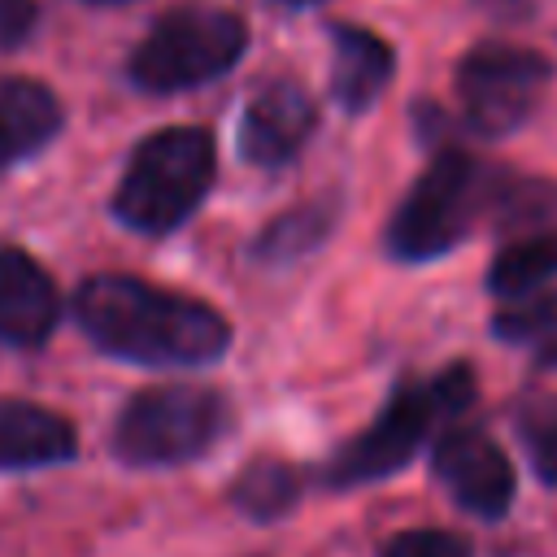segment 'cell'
<instances>
[{"mask_svg": "<svg viewBox=\"0 0 557 557\" xmlns=\"http://www.w3.org/2000/svg\"><path fill=\"white\" fill-rule=\"evenodd\" d=\"M78 453V431L65 413L0 396V470H39L61 466Z\"/></svg>", "mask_w": 557, "mask_h": 557, "instance_id": "obj_12", "label": "cell"}, {"mask_svg": "<svg viewBox=\"0 0 557 557\" xmlns=\"http://www.w3.org/2000/svg\"><path fill=\"white\" fill-rule=\"evenodd\" d=\"M35 0H0V52L17 48L35 30Z\"/></svg>", "mask_w": 557, "mask_h": 557, "instance_id": "obj_20", "label": "cell"}, {"mask_svg": "<svg viewBox=\"0 0 557 557\" xmlns=\"http://www.w3.org/2000/svg\"><path fill=\"white\" fill-rule=\"evenodd\" d=\"M248 48L244 17L226 9H174L131 52L126 78L139 91L170 96L222 78Z\"/></svg>", "mask_w": 557, "mask_h": 557, "instance_id": "obj_5", "label": "cell"}, {"mask_svg": "<svg viewBox=\"0 0 557 557\" xmlns=\"http://www.w3.org/2000/svg\"><path fill=\"white\" fill-rule=\"evenodd\" d=\"M500 183L466 152H440L405 191L387 222V252L396 261H435L453 252L483 213L496 209Z\"/></svg>", "mask_w": 557, "mask_h": 557, "instance_id": "obj_4", "label": "cell"}, {"mask_svg": "<svg viewBox=\"0 0 557 557\" xmlns=\"http://www.w3.org/2000/svg\"><path fill=\"white\" fill-rule=\"evenodd\" d=\"M383 557H470V548L453 531H405L383 548Z\"/></svg>", "mask_w": 557, "mask_h": 557, "instance_id": "obj_19", "label": "cell"}, {"mask_svg": "<svg viewBox=\"0 0 557 557\" xmlns=\"http://www.w3.org/2000/svg\"><path fill=\"white\" fill-rule=\"evenodd\" d=\"M500 248L487 270V287L505 300L540 292L557 278V187L553 183H500L496 209Z\"/></svg>", "mask_w": 557, "mask_h": 557, "instance_id": "obj_7", "label": "cell"}, {"mask_svg": "<svg viewBox=\"0 0 557 557\" xmlns=\"http://www.w3.org/2000/svg\"><path fill=\"white\" fill-rule=\"evenodd\" d=\"M283 4H296V9H309V4H322V0H283Z\"/></svg>", "mask_w": 557, "mask_h": 557, "instance_id": "obj_21", "label": "cell"}, {"mask_svg": "<svg viewBox=\"0 0 557 557\" xmlns=\"http://www.w3.org/2000/svg\"><path fill=\"white\" fill-rule=\"evenodd\" d=\"M548 74L553 65L531 48L479 44L457 65V104L479 135H509L535 113Z\"/></svg>", "mask_w": 557, "mask_h": 557, "instance_id": "obj_8", "label": "cell"}, {"mask_svg": "<svg viewBox=\"0 0 557 557\" xmlns=\"http://www.w3.org/2000/svg\"><path fill=\"white\" fill-rule=\"evenodd\" d=\"M213 170H218V152L209 131L200 126L157 131L126 161L113 191V218L139 235H170L200 209V200L213 187Z\"/></svg>", "mask_w": 557, "mask_h": 557, "instance_id": "obj_2", "label": "cell"}, {"mask_svg": "<svg viewBox=\"0 0 557 557\" xmlns=\"http://www.w3.org/2000/svg\"><path fill=\"white\" fill-rule=\"evenodd\" d=\"M313 126H318V109L305 96V87H296L287 78L265 83L239 117V157L261 170H278V165L296 161V152L313 135Z\"/></svg>", "mask_w": 557, "mask_h": 557, "instance_id": "obj_10", "label": "cell"}, {"mask_svg": "<svg viewBox=\"0 0 557 557\" xmlns=\"http://www.w3.org/2000/svg\"><path fill=\"white\" fill-rule=\"evenodd\" d=\"M331 44H335V57H331V96H335L339 109L366 113L387 91L392 70H396V57H392V48L374 30H361V26H335Z\"/></svg>", "mask_w": 557, "mask_h": 557, "instance_id": "obj_14", "label": "cell"}, {"mask_svg": "<svg viewBox=\"0 0 557 557\" xmlns=\"http://www.w3.org/2000/svg\"><path fill=\"white\" fill-rule=\"evenodd\" d=\"M61 322V292L52 274L22 248L0 244V344L39 348Z\"/></svg>", "mask_w": 557, "mask_h": 557, "instance_id": "obj_11", "label": "cell"}, {"mask_svg": "<svg viewBox=\"0 0 557 557\" xmlns=\"http://www.w3.org/2000/svg\"><path fill=\"white\" fill-rule=\"evenodd\" d=\"M300 496V479L287 461L274 457H257L248 470H239V479L231 483V505L252 518V522H274L283 518Z\"/></svg>", "mask_w": 557, "mask_h": 557, "instance_id": "obj_15", "label": "cell"}, {"mask_svg": "<svg viewBox=\"0 0 557 557\" xmlns=\"http://www.w3.org/2000/svg\"><path fill=\"white\" fill-rule=\"evenodd\" d=\"M61 122H65V113L48 83L4 74L0 78V174H9L13 165H22L39 148H48L57 139Z\"/></svg>", "mask_w": 557, "mask_h": 557, "instance_id": "obj_13", "label": "cell"}, {"mask_svg": "<svg viewBox=\"0 0 557 557\" xmlns=\"http://www.w3.org/2000/svg\"><path fill=\"white\" fill-rule=\"evenodd\" d=\"M104 4H113V0H104Z\"/></svg>", "mask_w": 557, "mask_h": 557, "instance_id": "obj_22", "label": "cell"}, {"mask_svg": "<svg viewBox=\"0 0 557 557\" xmlns=\"http://www.w3.org/2000/svg\"><path fill=\"white\" fill-rule=\"evenodd\" d=\"M431 470L444 492L474 518H500L513 505V466L479 426H448L431 448Z\"/></svg>", "mask_w": 557, "mask_h": 557, "instance_id": "obj_9", "label": "cell"}, {"mask_svg": "<svg viewBox=\"0 0 557 557\" xmlns=\"http://www.w3.org/2000/svg\"><path fill=\"white\" fill-rule=\"evenodd\" d=\"M492 331L505 344H518L544 361H557V292H531V296L509 300L496 313Z\"/></svg>", "mask_w": 557, "mask_h": 557, "instance_id": "obj_16", "label": "cell"}, {"mask_svg": "<svg viewBox=\"0 0 557 557\" xmlns=\"http://www.w3.org/2000/svg\"><path fill=\"white\" fill-rule=\"evenodd\" d=\"M518 435H522V448H527L535 474L544 483H557V400H548V396L527 400L518 413Z\"/></svg>", "mask_w": 557, "mask_h": 557, "instance_id": "obj_18", "label": "cell"}, {"mask_svg": "<svg viewBox=\"0 0 557 557\" xmlns=\"http://www.w3.org/2000/svg\"><path fill=\"white\" fill-rule=\"evenodd\" d=\"M74 322L100 352L157 370L213 366L231 344V326L213 305L135 274L83 278L74 292Z\"/></svg>", "mask_w": 557, "mask_h": 557, "instance_id": "obj_1", "label": "cell"}, {"mask_svg": "<svg viewBox=\"0 0 557 557\" xmlns=\"http://www.w3.org/2000/svg\"><path fill=\"white\" fill-rule=\"evenodd\" d=\"M470 400H474V374L466 366H448L431 379H413V383L396 387L392 400L379 409V418L331 457L326 483L361 487V483L396 474L435 435V426L457 418Z\"/></svg>", "mask_w": 557, "mask_h": 557, "instance_id": "obj_3", "label": "cell"}, {"mask_svg": "<svg viewBox=\"0 0 557 557\" xmlns=\"http://www.w3.org/2000/svg\"><path fill=\"white\" fill-rule=\"evenodd\" d=\"M231 426V405L213 387L165 383L126 400L113 426V453L126 466H183L209 453Z\"/></svg>", "mask_w": 557, "mask_h": 557, "instance_id": "obj_6", "label": "cell"}, {"mask_svg": "<svg viewBox=\"0 0 557 557\" xmlns=\"http://www.w3.org/2000/svg\"><path fill=\"white\" fill-rule=\"evenodd\" d=\"M326 226H331V213H326V209H313V205L292 209V213H283L278 222H270V226L261 231L257 257L270 261V265H274V261H292V257L318 248V239L326 235Z\"/></svg>", "mask_w": 557, "mask_h": 557, "instance_id": "obj_17", "label": "cell"}]
</instances>
